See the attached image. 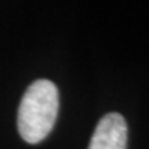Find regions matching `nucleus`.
<instances>
[{
    "label": "nucleus",
    "instance_id": "obj_1",
    "mask_svg": "<svg viewBox=\"0 0 149 149\" xmlns=\"http://www.w3.org/2000/svg\"><path fill=\"white\" fill-rule=\"evenodd\" d=\"M58 90L53 81L40 79L25 91L18 108V131L29 144H37L53 130L58 115Z\"/></svg>",
    "mask_w": 149,
    "mask_h": 149
},
{
    "label": "nucleus",
    "instance_id": "obj_2",
    "mask_svg": "<svg viewBox=\"0 0 149 149\" xmlns=\"http://www.w3.org/2000/svg\"><path fill=\"white\" fill-rule=\"evenodd\" d=\"M128 128L120 113H108L98 122L88 149H127Z\"/></svg>",
    "mask_w": 149,
    "mask_h": 149
}]
</instances>
